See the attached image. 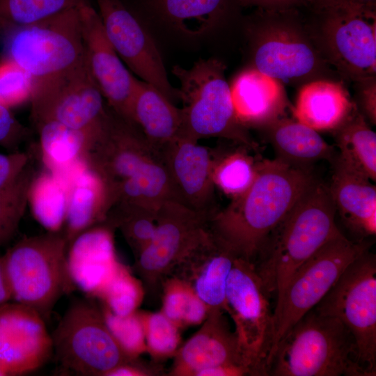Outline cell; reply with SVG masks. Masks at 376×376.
I'll return each instance as SVG.
<instances>
[{
    "label": "cell",
    "mask_w": 376,
    "mask_h": 376,
    "mask_svg": "<svg viewBox=\"0 0 376 376\" xmlns=\"http://www.w3.org/2000/svg\"><path fill=\"white\" fill-rule=\"evenodd\" d=\"M317 180L308 168L276 158L258 161L251 185L210 217L209 229L237 256L253 263L274 229Z\"/></svg>",
    "instance_id": "obj_1"
},
{
    "label": "cell",
    "mask_w": 376,
    "mask_h": 376,
    "mask_svg": "<svg viewBox=\"0 0 376 376\" xmlns=\"http://www.w3.org/2000/svg\"><path fill=\"white\" fill-rule=\"evenodd\" d=\"M85 162L105 182L111 207L127 203L157 212L164 201H176L161 151L109 106Z\"/></svg>",
    "instance_id": "obj_2"
},
{
    "label": "cell",
    "mask_w": 376,
    "mask_h": 376,
    "mask_svg": "<svg viewBox=\"0 0 376 376\" xmlns=\"http://www.w3.org/2000/svg\"><path fill=\"white\" fill-rule=\"evenodd\" d=\"M329 189L318 180L274 229L254 265L276 308L297 269L331 240L342 234Z\"/></svg>",
    "instance_id": "obj_3"
},
{
    "label": "cell",
    "mask_w": 376,
    "mask_h": 376,
    "mask_svg": "<svg viewBox=\"0 0 376 376\" xmlns=\"http://www.w3.org/2000/svg\"><path fill=\"white\" fill-rule=\"evenodd\" d=\"M267 375L366 376L349 329L313 308L278 342L268 357Z\"/></svg>",
    "instance_id": "obj_4"
},
{
    "label": "cell",
    "mask_w": 376,
    "mask_h": 376,
    "mask_svg": "<svg viewBox=\"0 0 376 376\" xmlns=\"http://www.w3.org/2000/svg\"><path fill=\"white\" fill-rule=\"evenodd\" d=\"M225 70L221 61L212 58H201L188 69L173 68L180 84L178 90L183 103L180 137L196 141L219 137L256 149L257 144L235 116Z\"/></svg>",
    "instance_id": "obj_5"
},
{
    "label": "cell",
    "mask_w": 376,
    "mask_h": 376,
    "mask_svg": "<svg viewBox=\"0 0 376 376\" xmlns=\"http://www.w3.org/2000/svg\"><path fill=\"white\" fill-rule=\"evenodd\" d=\"M68 242L58 233L26 237L1 256L13 300L46 320L59 300L76 288L68 269Z\"/></svg>",
    "instance_id": "obj_6"
},
{
    "label": "cell",
    "mask_w": 376,
    "mask_h": 376,
    "mask_svg": "<svg viewBox=\"0 0 376 376\" xmlns=\"http://www.w3.org/2000/svg\"><path fill=\"white\" fill-rule=\"evenodd\" d=\"M79 6L4 33V58L27 72L34 83L79 66L86 58Z\"/></svg>",
    "instance_id": "obj_7"
},
{
    "label": "cell",
    "mask_w": 376,
    "mask_h": 376,
    "mask_svg": "<svg viewBox=\"0 0 376 376\" xmlns=\"http://www.w3.org/2000/svg\"><path fill=\"white\" fill-rule=\"evenodd\" d=\"M313 308L345 325L366 376L376 375L375 256L368 249L354 259Z\"/></svg>",
    "instance_id": "obj_8"
},
{
    "label": "cell",
    "mask_w": 376,
    "mask_h": 376,
    "mask_svg": "<svg viewBox=\"0 0 376 376\" xmlns=\"http://www.w3.org/2000/svg\"><path fill=\"white\" fill-rule=\"evenodd\" d=\"M51 336L53 354L63 373L107 376L132 359L109 332L101 309L88 300L75 301Z\"/></svg>",
    "instance_id": "obj_9"
},
{
    "label": "cell",
    "mask_w": 376,
    "mask_h": 376,
    "mask_svg": "<svg viewBox=\"0 0 376 376\" xmlns=\"http://www.w3.org/2000/svg\"><path fill=\"white\" fill-rule=\"evenodd\" d=\"M370 246L369 242H352L342 233L327 242L297 269L280 304L273 311L272 345L267 359L290 327L320 302L347 266Z\"/></svg>",
    "instance_id": "obj_10"
},
{
    "label": "cell",
    "mask_w": 376,
    "mask_h": 376,
    "mask_svg": "<svg viewBox=\"0 0 376 376\" xmlns=\"http://www.w3.org/2000/svg\"><path fill=\"white\" fill-rule=\"evenodd\" d=\"M270 298L253 263L236 257L228 276L224 311L234 322L240 351L256 375H266L273 328Z\"/></svg>",
    "instance_id": "obj_11"
},
{
    "label": "cell",
    "mask_w": 376,
    "mask_h": 376,
    "mask_svg": "<svg viewBox=\"0 0 376 376\" xmlns=\"http://www.w3.org/2000/svg\"><path fill=\"white\" fill-rule=\"evenodd\" d=\"M105 102L85 58L68 72L34 83L31 117L34 125L54 120L96 138L107 114Z\"/></svg>",
    "instance_id": "obj_12"
},
{
    "label": "cell",
    "mask_w": 376,
    "mask_h": 376,
    "mask_svg": "<svg viewBox=\"0 0 376 376\" xmlns=\"http://www.w3.org/2000/svg\"><path fill=\"white\" fill-rule=\"evenodd\" d=\"M323 13L326 15L324 38L334 65L354 80L375 79V10L343 0Z\"/></svg>",
    "instance_id": "obj_13"
},
{
    "label": "cell",
    "mask_w": 376,
    "mask_h": 376,
    "mask_svg": "<svg viewBox=\"0 0 376 376\" xmlns=\"http://www.w3.org/2000/svg\"><path fill=\"white\" fill-rule=\"evenodd\" d=\"M111 45L130 69L174 103L178 88L170 84L161 54L140 20L120 0H96Z\"/></svg>",
    "instance_id": "obj_14"
},
{
    "label": "cell",
    "mask_w": 376,
    "mask_h": 376,
    "mask_svg": "<svg viewBox=\"0 0 376 376\" xmlns=\"http://www.w3.org/2000/svg\"><path fill=\"white\" fill-rule=\"evenodd\" d=\"M209 217L175 200L157 211L154 235L136 256V269L146 279H155L179 263L209 233Z\"/></svg>",
    "instance_id": "obj_15"
},
{
    "label": "cell",
    "mask_w": 376,
    "mask_h": 376,
    "mask_svg": "<svg viewBox=\"0 0 376 376\" xmlns=\"http://www.w3.org/2000/svg\"><path fill=\"white\" fill-rule=\"evenodd\" d=\"M86 60L107 105L134 124L132 102L136 78L127 70L108 40L99 13L89 2L79 6Z\"/></svg>",
    "instance_id": "obj_16"
},
{
    "label": "cell",
    "mask_w": 376,
    "mask_h": 376,
    "mask_svg": "<svg viewBox=\"0 0 376 376\" xmlns=\"http://www.w3.org/2000/svg\"><path fill=\"white\" fill-rule=\"evenodd\" d=\"M45 321L35 310L15 301L0 306V363L8 375L36 370L53 355Z\"/></svg>",
    "instance_id": "obj_17"
},
{
    "label": "cell",
    "mask_w": 376,
    "mask_h": 376,
    "mask_svg": "<svg viewBox=\"0 0 376 376\" xmlns=\"http://www.w3.org/2000/svg\"><path fill=\"white\" fill-rule=\"evenodd\" d=\"M160 151L175 200L210 218L217 210L212 178L214 152L185 137L176 138Z\"/></svg>",
    "instance_id": "obj_18"
},
{
    "label": "cell",
    "mask_w": 376,
    "mask_h": 376,
    "mask_svg": "<svg viewBox=\"0 0 376 376\" xmlns=\"http://www.w3.org/2000/svg\"><path fill=\"white\" fill-rule=\"evenodd\" d=\"M260 30L254 49L255 69L279 81L303 77L316 69V53L295 29L270 23Z\"/></svg>",
    "instance_id": "obj_19"
},
{
    "label": "cell",
    "mask_w": 376,
    "mask_h": 376,
    "mask_svg": "<svg viewBox=\"0 0 376 376\" xmlns=\"http://www.w3.org/2000/svg\"><path fill=\"white\" fill-rule=\"evenodd\" d=\"M113 229L105 223L94 226L78 235L68 247L70 276L77 288L92 297H96L120 265Z\"/></svg>",
    "instance_id": "obj_20"
},
{
    "label": "cell",
    "mask_w": 376,
    "mask_h": 376,
    "mask_svg": "<svg viewBox=\"0 0 376 376\" xmlns=\"http://www.w3.org/2000/svg\"><path fill=\"white\" fill-rule=\"evenodd\" d=\"M236 257L210 230L178 264L185 283L210 311H224L228 276Z\"/></svg>",
    "instance_id": "obj_21"
},
{
    "label": "cell",
    "mask_w": 376,
    "mask_h": 376,
    "mask_svg": "<svg viewBox=\"0 0 376 376\" xmlns=\"http://www.w3.org/2000/svg\"><path fill=\"white\" fill-rule=\"evenodd\" d=\"M230 92L235 116L246 129L265 127L281 118L287 107L281 81L255 68L240 73Z\"/></svg>",
    "instance_id": "obj_22"
},
{
    "label": "cell",
    "mask_w": 376,
    "mask_h": 376,
    "mask_svg": "<svg viewBox=\"0 0 376 376\" xmlns=\"http://www.w3.org/2000/svg\"><path fill=\"white\" fill-rule=\"evenodd\" d=\"M337 157V156H336ZM328 187L336 211L345 224L362 237L376 233V187L370 180L336 157Z\"/></svg>",
    "instance_id": "obj_23"
},
{
    "label": "cell",
    "mask_w": 376,
    "mask_h": 376,
    "mask_svg": "<svg viewBox=\"0 0 376 376\" xmlns=\"http://www.w3.org/2000/svg\"><path fill=\"white\" fill-rule=\"evenodd\" d=\"M223 311H212L204 326L184 345L179 354L181 371L193 373L219 366H242L252 368L244 359L235 333L223 317Z\"/></svg>",
    "instance_id": "obj_24"
},
{
    "label": "cell",
    "mask_w": 376,
    "mask_h": 376,
    "mask_svg": "<svg viewBox=\"0 0 376 376\" xmlns=\"http://www.w3.org/2000/svg\"><path fill=\"white\" fill-rule=\"evenodd\" d=\"M67 180L69 191L63 235L69 245L83 231L104 222L110 206L105 182L85 161Z\"/></svg>",
    "instance_id": "obj_25"
},
{
    "label": "cell",
    "mask_w": 376,
    "mask_h": 376,
    "mask_svg": "<svg viewBox=\"0 0 376 376\" xmlns=\"http://www.w3.org/2000/svg\"><path fill=\"white\" fill-rule=\"evenodd\" d=\"M357 108L343 85L328 80H317L305 84L300 89L293 114L296 120L318 132H334Z\"/></svg>",
    "instance_id": "obj_26"
},
{
    "label": "cell",
    "mask_w": 376,
    "mask_h": 376,
    "mask_svg": "<svg viewBox=\"0 0 376 376\" xmlns=\"http://www.w3.org/2000/svg\"><path fill=\"white\" fill-rule=\"evenodd\" d=\"M132 116L148 141L159 150L182 134V109L175 107L155 87L138 79Z\"/></svg>",
    "instance_id": "obj_27"
},
{
    "label": "cell",
    "mask_w": 376,
    "mask_h": 376,
    "mask_svg": "<svg viewBox=\"0 0 376 376\" xmlns=\"http://www.w3.org/2000/svg\"><path fill=\"white\" fill-rule=\"evenodd\" d=\"M265 128L276 158L288 164L310 169L319 160L332 163L338 155L318 131L297 120L281 118Z\"/></svg>",
    "instance_id": "obj_28"
},
{
    "label": "cell",
    "mask_w": 376,
    "mask_h": 376,
    "mask_svg": "<svg viewBox=\"0 0 376 376\" xmlns=\"http://www.w3.org/2000/svg\"><path fill=\"white\" fill-rule=\"evenodd\" d=\"M42 158L50 171L63 177L85 161L95 137L54 120L35 125Z\"/></svg>",
    "instance_id": "obj_29"
},
{
    "label": "cell",
    "mask_w": 376,
    "mask_h": 376,
    "mask_svg": "<svg viewBox=\"0 0 376 376\" xmlns=\"http://www.w3.org/2000/svg\"><path fill=\"white\" fill-rule=\"evenodd\" d=\"M164 22L188 36L212 29L227 13L229 0H146Z\"/></svg>",
    "instance_id": "obj_30"
},
{
    "label": "cell",
    "mask_w": 376,
    "mask_h": 376,
    "mask_svg": "<svg viewBox=\"0 0 376 376\" xmlns=\"http://www.w3.org/2000/svg\"><path fill=\"white\" fill-rule=\"evenodd\" d=\"M339 153L336 158L343 164L376 180V134L357 109L334 131Z\"/></svg>",
    "instance_id": "obj_31"
},
{
    "label": "cell",
    "mask_w": 376,
    "mask_h": 376,
    "mask_svg": "<svg viewBox=\"0 0 376 376\" xmlns=\"http://www.w3.org/2000/svg\"><path fill=\"white\" fill-rule=\"evenodd\" d=\"M69 184L52 171L35 175L28 191L27 205L35 219L47 232L58 233L64 227Z\"/></svg>",
    "instance_id": "obj_32"
},
{
    "label": "cell",
    "mask_w": 376,
    "mask_h": 376,
    "mask_svg": "<svg viewBox=\"0 0 376 376\" xmlns=\"http://www.w3.org/2000/svg\"><path fill=\"white\" fill-rule=\"evenodd\" d=\"M240 145L238 148L224 153L214 152L212 178L216 188L234 198L244 193L253 182L257 162Z\"/></svg>",
    "instance_id": "obj_33"
},
{
    "label": "cell",
    "mask_w": 376,
    "mask_h": 376,
    "mask_svg": "<svg viewBox=\"0 0 376 376\" xmlns=\"http://www.w3.org/2000/svg\"><path fill=\"white\" fill-rule=\"evenodd\" d=\"M157 221V212L127 203H117L109 209L104 223L118 228L137 255L152 240Z\"/></svg>",
    "instance_id": "obj_34"
},
{
    "label": "cell",
    "mask_w": 376,
    "mask_h": 376,
    "mask_svg": "<svg viewBox=\"0 0 376 376\" xmlns=\"http://www.w3.org/2000/svg\"><path fill=\"white\" fill-rule=\"evenodd\" d=\"M88 2V0H0V35Z\"/></svg>",
    "instance_id": "obj_35"
},
{
    "label": "cell",
    "mask_w": 376,
    "mask_h": 376,
    "mask_svg": "<svg viewBox=\"0 0 376 376\" xmlns=\"http://www.w3.org/2000/svg\"><path fill=\"white\" fill-rule=\"evenodd\" d=\"M35 175L30 163L13 184L0 189V245L11 238L19 227Z\"/></svg>",
    "instance_id": "obj_36"
},
{
    "label": "cell",
    "mask_w": 376,
    "mask_h": 376,
    "mask_svg": "<svg viewBox=\"0 0 376 376\" xmlns=\"http://www.w3.org/2000/svg\"><path fill=\"white\" fill-rule=\"evenodd\" d=\"M96 297L113 313L126 316L136 312L141 300L142 290L137 280L120 264Z\"/></svg>",
    "instance_id": "obj_37"
},
{
    "label": "cell",
    "mask_w": 376,
    "mask_h": 376,
    "mask_svg": "<svg viewBox=\"0 0 376 376\" xmlns=\"http://www.w3.org/2000/svg\"><path fill=\"white\" fill-rule=\"evenodd\" d=\"M103 306L101 311L106 326L125 354L133 359L143 352L146 344L141 315L134 312L120 316Z\"/></svg>",
    "instance_id": "obj_38"
},
{
    "label": "cell",
    "mask_w": 376,
    "mask_h": 376,
    "mask_svg": "<svg viewBox=\"0 0 376 376\" xmlns=\"http://www.w3.org/2000/svg\"><path fill=\"white\" fill-rule=\"evenodd\" d=\"M34 91L31 76L13 61H0V101L10 108L31 102Z\"/></svg>",
    "instance_id": "obj_39"
},
{
    "label": "cell",
    "mask_w": 376,
    "mask_h": 376,
    "mask_svg": "<svg viewBox=\"0 0 376 376\" xmlns=\"http://www.w3.org/2000/svg\"><path fill=\"white\" fill-rule=\"evenodd\" d=\"M141 317L146 347L159 355L173 352L180 341L177 324L163 313H155Z\"/></svg>",
    "instance_id": "obj_40"
},
{
    "label": "cell",
    "mask_w": 376,
    "mask_h": 376,
    "mask_svg": "<svg viewBox=\"0 0 376 376\" xmlns=\"http://www.w3.org/2000/svg\"><path fill=\"white\" fill-rule=\"evenodd\" d=\"M194 295L186 283L170 285L164 299L163 313L175 324L185 323Z\"/></svg>",
    "instance_id": "obj_41"
},
{
    "label": "cell",
    "mask_w": 376,
    "mask_h": 376,
    "mask_svg": "<svg viewBox=\"0 0 376 376\" xmlns=\"http://www.w3.org/2000/svg\"><path fill=\"white\" fill-rule=\"evenodd\" d=\"M29 134V130L14 116L10 108L0 101V146L10 152L19 150V146Z\"/></svg>",
    "instance_id": "obj_42"
},
{
    "label": "cell",
    "mask_w": 376,
    "mask_h": 376,
    "mask_svg": "<svg viewBox=\"0 0 376 376\" xmlns=\"http://www.w3.org/2000/svg\"><path fill=\"white\" fill-rule=\"evenodd\" d=\"M30 163V155L24 151L0 153V189L13 184Z\"/></svg>",
    "instance_id": "obj_43"
},
{
    "label": "cell",
    "mask_w": 376,
    "mask_h": 376,
    "mask_svg": "<svg viewBox=\"0 0 376 376\" xmlns=\"http://www.w3.org/2000/svg\"><path fill=\"white\" fill-rule=\"evenodd\" d=\"M366 88L361 91L360 102L362 110L368 120L376 123V91L375 79L366 80Z\"/></svg>",
    "instance_id": "obj_44"
},
{
    "label": "cell",
    "mask_w": 376,
    "mask_h": 376,
    "mask_svg": "<svg viewBox=\"0 0 376 376\" xmlns=\"http://www.w3.org/2000/svg\"><path fill=\"white\" fill-rule=\"evenodd\" d=\"M244 6H256L265 10H286L290 7L306 2L305 0H237Z\"/></svg>",
    "instance_id": "obj_45"
},
{
    "label": "cell",
    "mask_w": 376,
    "mask_h": 376,
    "mask_svg": "<svg viewBox=\"0 0 376 376\" xmlns=\"http://www.w3.org/2000/svg\"><path fill=\"white\" fill-rule=\"evenodd\" d=\"M13 300L11 288L1 257H0V306Z\"/></svg>",
    "instance_id": "obj_46"
},
{
    "label": "cell",
    "mask_w": 376,
    "mask_h": 376,
    "mask_svg": "<svg viewBox=\"0 0 376 376\" xmlns=\"http://www.w3.org/2000/svg\"><path fill=\"white\" fill-rule=\"evenodd\" d=\"M138 368L130 364V362L123 363L111 370L107 376H137L143 375Z\"/></svg>",
    "instance_id": "obj_47"
},
{
    "label": "cell",
    "mask_w": 376,
    "mask_h": 376,
    "mask_svg": "<svg viewBox=\"0 0 376 376\" xmlns=\"http://www.w3.org/2000/svg\"><path fill=\"white\" fill-rule=\"evenodd\" d=\"M342 0H305L313 5L318 10L323 12L327 8L336 4Z\"/></svg>",
    "instance_id": "obj_48"
},
{
    "label": "cell",
    "mask_w": 376,
    "mask_h": 376,
    "mask_svg": "<svg viewBox=\"0 0 376 376\" xmlns=\"http://www.w3.org/2000/svg\"><path fill=\"white\" fill-rule=\"evenodd\" d=\"M366 8L375 10L376 0H347Z\"/></svg>",
    "instance_id": "obj_49"
},
{
    "label": "cell",
    "mask_w": 376,
    "mask_h": 376,
    "mask_svg": "<svg viewBox=\"0 0 376 376\" xmlns=\"http://www.w3.org/2000/svg\"><path fill=\"white\" fill-rule=\"evenodd\" d=\"M5 375H8V373L6 370H5V368L3 367V366L1 365V363H0V376H5Z\"/></svg>",
    "instance_id": "obj_50"
}]
</instances>
